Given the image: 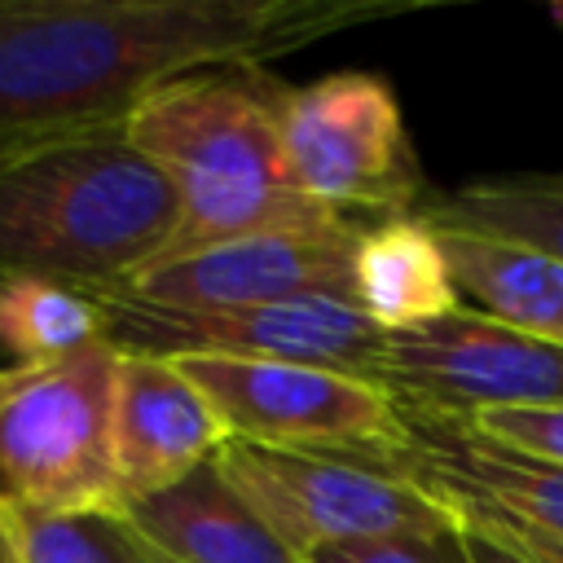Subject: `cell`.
I'll return each mask as SVG.
<instances>
[{"instance_id":"cell-1","label":"cell","mask_w":563,"mask_h":563,"mask_svg":"<svg viewBox=\"0 0 563 563\" xmlns=\"http://www.w3.org/2000/svg\"><path fill=\"white\" fill-rule=\"evenodd\" d=\"M391 0H0V150L123 123L154 88L251 70Z\"/></svg>"},{"instance_id":"cell-2","label":"cell","mask_w":563,"mask_h":563,"mask_svg":"<svg viewBox=\"0 0 563 563\" xmlns=\"http://www.w3.org/2000/svg\"><path fill=\"white\" fill-rule=\"evenodd\" d=\"M180 202L123 123L0 150V277L119 290L167 255Z\"/></svg>"},{"instance_id":"cell-3","label":"cell","mask_w":563,"mask_h":563,"mask_svg":"<svg viewBox=\"0 0 563 563\" xmlns=\"http://www.w3.org/2000/svg\"><path fill=\"white\" fill-rule=\"evenodd\" d=\"M282 92L260 66L198 70L154 88L123 119L128 141L172 180L180 202L167 255L347 220L290 185Z\"/></svg>"},{"instance_id":"cell-4","label":"cell","mask_w":563,"mask_h":563,"mask_svg":"<svg viewBox=\"0 0 563 563\" xmlns=\"http://www.w3.org/2000/svg\"><path fill=\"white\" fill-rule=\"evenodd\" d=\"M119 347L97 343L44 365L0 369V497L22 510L119 506Z\"/></svg>"},{"instance_id":"cell-5","label":"cell","mask_w":563,"mask_h":563,"mask_svg":"<svg viewBox=\"0 0 563 563\" xmlns=\"http://www.w3.org/2000/svg\"><path fill=\"white\" fill-rule=\"evenodd\" d=\"M282 150L290 185L361 224L418 216L427 180L400 101L383 75L334 70L282 92Z\"/></svg>"},{"instance_id":"cell-6","label":"cell","mask_w":563,"mask_h":563,"mask_svg":"<svg viewBox=\"0 0 563 563\" xmlns=\"http://www.w3.org/2000/svg\"><path fill=\"white\" fill-rule=\"evenodd\" d=\"M216 462L299 559L352 541L449 537L462 523L453 506L383 471L365 453H308L229 440Z\"/></svg>"},{"instance_id":"cell-7","label":"cell","mask_w":563,"mask_h":563,"mask_svg":"<svg viewBox=\"0 0 563 563\" xmlns=\"http://www.w3.org/2000/svg\"><path fill=\"white\" fill-rule=\"evenodd\" d=\"M106 308V339L119 352L145 356H238V361H299L343 369L378 383L387 334L343 299H290L264 308L176 312L97 290Z\"/></svg>"},{"instance_id":"cell-8","label":"cell","mask_w":563,"mask_h":563,"mask_svg":"<svg viewBox=\"0 0 563 563\" xmlns=\"http://www.w3.org/2000/svg\"><path fill=\"white\" fill-rule=\"evenodd\" d=\"M194 387L216 405L229 440L308 453H365L405 435L400 405L369 378L238 356H176Z\"/></svg>"},{"instance_id":"cell-9","label":"cell","mask_w":563,"mask_h":563,"mask_svg":"<svg viewBox=\"0 0 563 563\" xmlns=\"http://www.w3.org/2000/svg\"><path fill=\"white\" fill-rule=\"evenodd\" d=\"M378 387L422 418L563 405V347L457 308L431 325L387 334Z\"/></svg>"},{"instance_id":"cell-10","label":"cell","mask_w":563,"mask_h":563,"mask_svg":"<svg viewBox=\"0 0 563 563\" xmlns=\"http://www.w3.org/2000/svg\"><path fill=\"white\" fill-rule=\"evenodd\" d=\"M365 224L334 220L317 229H282L216 242L185 255H163L123 282L114 295L176 308V312H220V308H264L290 299H343L356 303L352 260ZM361 308V303H356Z\"/></svg>"},{"instance_id":"cell-11","label":"cell","mask_w":563,"mask_h":563,"mask_svg":"<svg viewBox=\"0 0 563 563\" xmlns=\"http://www.w3.org/2000/svg\"><path fill=\"white\" fill-rule=\"evenodd\" d=\"M365 457L444 506L488 510L563 541V466L515 453L479 435L466 418L405 413V435L383 449H365Z\"/></svg>"},{"instance_id":"cell-12","label":"cell","mask_w":563,"mask_h":563,"mask_svg":"<svg viewBox=\"0 0 563 563\" xmlns=\"http://www.w3.org/2000/svg\"><path fill=\"white\" fill-rule=\"evenodd\" d=\"M229 444V427L194 378L145 352H119L114 383V475L119 506L154 497Z\"/></svg>"},{"instance_id":"cell-13","label":"cell","mask_w":563,"mask_h":563,"mask_svg":"<svg viewBox=\"0 0 563 563\" xmlns=\"http://www.w3.org/2000/svg\"><path fill=\"white\" fill-rule=\"evenodd\" d=\"M123 510L172 563H303L229 484L216 457Z\"/></svg>"},{"instance_id":"cell-14","label":"cell","mask_w":563,"mask_h":563,"mask_svg":"<svg viewBox=\"0 0 563 563\" xmlns=\"http://www.w3.org/2000/svg\"><path fill=\"white\" fill-rule=\"evenodd\" d=\"M352 286L361 312L383 334H405L462 308L440 233L422 216L365 224L352 260Z\"/></svg>"},{"instance_id":"cell-15","label":"cell","mask_w":563,"mask_h":563,"mask_svg":"<svg viewBox=\"0 0 563 563\" xmlns=\"http://www.w3.org/2000/svg\"><path fill=\"white\" fill-rule=\"evenodd\" d=\"M440 233L453 286L475 312L563 347V260L471 233Z\"/></svg>"},{"instance_id":"cell-16","label":"cell","mask_w":563,"mask_h":563,"mask_svg":"<svg viewBox=\"0 0 563 563\" xmlns=\"http://www.w3.org/2000/svg\"><path fill=\"white\" fill-rule=\"evenodd\" d=\"M418 216L444 233L493 238L563 260V172L484 176L427 198Z\"/></svg>"},{"instance_id":"cell-17","label":"cell","mask_w":563,"mask_h":563,"mask_svg":"<svg viewBox=\"0 0 563 563\" xmlns=\"http://www.w3.org/2000/svg\"><path fill=\"white\" fill-rule=\"evenodd\" d=\"M97 343H110L97 290L22 273L0 277V352H9V365L62 361Z\"/></svg>"},{"instance_id":"cell-18","label":"cell","mask_w":563,"mask_h":563,"mask_svg":"<svg viewBox=\"0 0 563 563\" xmlns=\"http://www.w3.org/2000/svg\"><path fill=\"white\" fill-rule=\"evenodd\" d=\"M13 506V501H9ZM13 528L26 563H172L123 506L101 510H22Z\"/></svg>"},{"instance_id":"cell-19","label":"cell","mask_w":563,"mask_h":563,"mask_svg":"<svg viewBox=\"0 0 563 563\" xmlns=\"http://www.w3.org/2000/svg\"><path fill=\"white\" fill-rule=\"evenodd\" d=\"M466 422L479 435H488V440H497V444H506L515 453H528V457L563 466V405L493 409V413H475Z\"/></svg>"},{"instance_id":"cell-20","label":"cell","mask_w":563,"mask_h":563,"mask_svg":"<svg viewBox=\"0 0 563 563\" xmlns=\"http://www.w3.org/2000/svg\"><path fill=\"white\" fill-rule=\"evenodd\" d=\"M303 563H462V545H457V532H449V537H391V541L325 545V550H312Z\"/></svg>"},{"instance_id":"cell-21","label":"cell","mask_w":563,"mask_h":563,"mask_svg":"<svg viewBox=\"0 0 563 563\" xmlns=\"http://www.w3.org/2000/svg\"><path fill=\"white\" fill-rule=\"evenodd\" d=\"M457 515H466V519H479V523H488L501 541H510L519 554H528L532 563H563V541L559 537H545V532H537V528H523V523H510V519H497V515H488V510H471V506H453Z\"/></svg>"},{"instance_id":"cell-22","label":"cell","mask_w":563,"mask_h":563,"mask_svg":"<svg viewBox=\"0 0 563 563\" xmlns=\"http://www.w3.org/2000/svg\"><path fill=\"white\" fill-rule=\"evenodd\" d=\"M462 528H457V545H462V563H532L528 554H519L510 541H501L488 523L479 519H466L457 515Z\"/></svg>"},{"instance_id":"cell-23","label":"cell","mask_w":563,"mask_h":563,"mask_svg":"<svg viewBox=\"0 0 563 563\" xmlns=\"http://www.w3.org/2000/svg\"><path fill=\"white\" fill-rule=\"evenodd\" d=\"M0 563H26L22 559V541H18V528H13V506L0 497Z\"/></svg>"}]
</instances>
